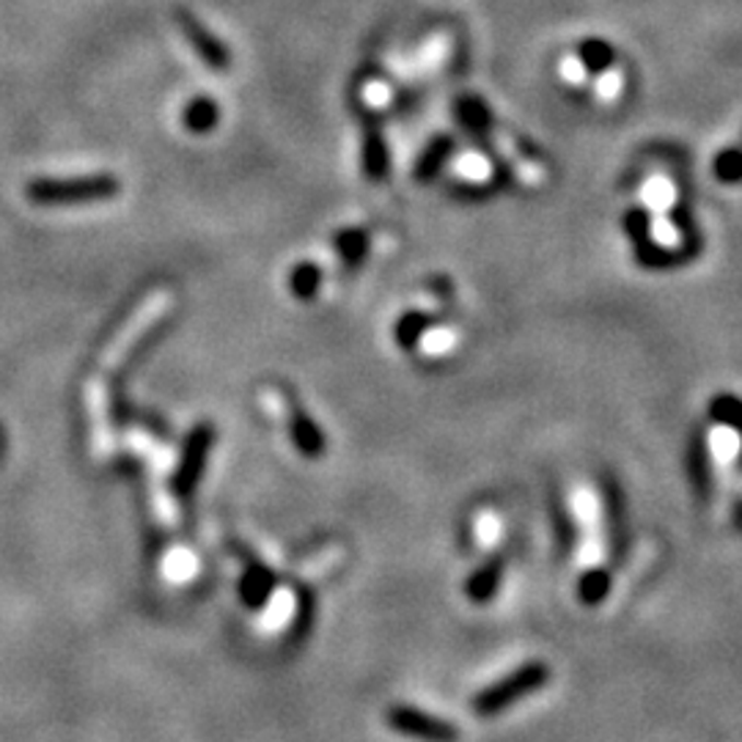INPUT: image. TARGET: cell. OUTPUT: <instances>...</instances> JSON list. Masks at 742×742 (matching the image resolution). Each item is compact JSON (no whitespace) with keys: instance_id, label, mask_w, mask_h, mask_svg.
I'll return each instance as SVG.
<instances>
[{"instance_id":"cell-1","label":"cell","mask_w":742,"mask_h":742,"mask_svg":"<svg viewBox=\"0 0 742 742\" xmlns=\"http://www.w3.org/2000/svg\"><path fill=\"white\" fill-rule=\"evenodd\" d=\"M170 308H174V295H170L168 290H154L152 295L143 297V301L138 303L136 311H132L130 317H127V322L121 325L119 333L114 335V341L105 346L103 366L108 368V372L119 368L121 363L130 357V352L146 339L149 330L157 328V325L168 317Z\"/></svg>"},{"instance_id":"cell-2","label":"cell","mask_w":742,"mask_h":742,"mask_svg":"<svg viewBox=\"0 0 742 742\" xmlns=\"http://www.w3.org/2000/svg\"><path fill=\"white\" fill-rule=\"evenodd\" d=\"M121 190L119 179L114 176H78V179H34L25 188L34 204L39 207H69L85 204V201L110 199Z\"/></svg>"},{"instance_id":"cell-3","label":"cell","mask_w":742,"mask_h":742,"mask_svg":"<svg viewBox=\"0 0 742 742\" xmlns=\"http://www.w3.org/2000/svg\"><path fill=\"white\" fill-rule=\"evenodd\" d=\"M544 680H547V669H544L542 663H526L522 669H517L515 674L504 676V680L495 682L493 687L479 693V696L473 698V712H476L479 718H495V715L504 712L506 707L520 702L522 696L539 691V687L544 685Z\"/></svg>"},{"instance_id":"cell-4","label":"cell","mask_w":742,"mask_h":742,"mask_svg":"<svg viewBox=\"0 0 742 742\" xmlns=\"http://www.w3.org/2000/svg\"><path fill=\"white\" fill-rule=\"evenodd\" d=\"M259 397L267 413H270L272 419L281 421V424L290 429L292 440H295V446L301 448L306 457H322V451H325L322 432H319L317 426H314L311 421L303 415V410L297 408L295 399H290V393H284L275 386H264Z\"/></svg>"},{"instance_id":"cell-5","label":"cell","mask_w":742,"mask_h":742,"mask_svg":"<svg viewBox=\"0 0 742 742\" xmlns=\"http://www.w3.org/2000/svg\"><path fill=\"white\" fill-rule=\"evenodd\" d=\"M388 726L393 731L404 737H413L421 742H457L459 731L457 726L448 723V720L435 718V715H426L421 709L408 707V704H397V707L388 709L386 715Z\"/></svg>"},{"instance_id":"cell-6","label":"cell","mask_w":742,"mask_h":742,"mask_svg":"<svg viewBox=\"0 0 742 742\" xmlns=\"http://www.w3.org/2000/svg\"><path fill=\"white\" fill-rule=\"evenodd\" d=\"M479 136H487V141L493 143L495 152H498L500 157L511 165V170H515V176L522 181V185H542L547 170H544V165L539 163V160L533 157V154L528 152V149L522 146L515 136H509L506 130H498L493 119H490L487 125L479 130Z\"/></svg>"},{"instance_id":"cell-7","label":"cell","mask_w":742,"mask_h":742,"mask_svg":"<svg viewBox=\"0 0 742 742\" xmlns=\"http://www.w3.org/2000/svg\"><path fill=\"white\" fill-rule=\"evenodd\" d=\"M176 23H179L181 34H185V39L190 42V47L196 50V56L201 58V61L207 63V67L217 69V72H223V69L232 63V56H228L226 45H223L217 36H212L210 31L204 28V25L199 23V20L193 17L190 12H179L176 14Z\"/></svg>"},{"instance_id":"cell-8","label":"cell","mask_w":742,"mask_h":742,"mask_svg":"<svg viewBox=\"0 0 742 742\" xmlns=\"http://www.w3.org/2000/svg\"><path fill=\"white\" fill-rule=\"evenodd\" d=\"M210 440H212V432L207 429V426H201V429L196 432L193 437H190L188 448H185V457H181V471H179V487L181 490H190V487H193L196 479H199Z\"/></svg>"},{"instance_id":"cell-9","label":"cell","mask_w":742,"mask_h":742,"mask_svg":"<svg viewBox=\"0 0 742 742\" xmlns=\"http://www.w3.org/2000/svg\"><path fill=\"white\" fill-rule=\"evenodd\" d=\"M91 413L97 424V446L103 454L114 451V426H110V393L103 382L91 388Z\"/></svg>"},{"instance_id":"cell-10","label":"cell","mask_w":742,"mask_h":742,"mask_svg":"<svg viewBox=\"0 0 742 742\" xmlns=\"http://www.w3.org/2000/svg\"><path fill=\"white\" fill-rule=\"evenodd\" d=\"M500 573H504V562H500V558L487 562L479 573H473L471 580H468L466 594L471 597L473 602H487L490 597L495 594V589H498Z\"/></svg>"},{"instance_id":"cell-11","label":"cell","mask_w":742,"mask_h":742,"mask_svg":"<svg viewBox=\"0 0 742 742\" xmlns=\"http://www.w3.org/2000/svg\"><path fill=\"white\" fill-rule=\"evenodd\" d=\"M640 201H644V207L652 212V215H666V212L674 207L676 190L669 179L655 176V179H649L644 188H640Z\"/></svg>"},{"instance_id":"cell-12","label":"cell","mask_w":742,"mask_h":742,"mask_svg":"<svg viewBox=\"0 0 742 742\" xmlns=\"http://www.w3.org/2000/svg\"><path fill=\"white\" fill-rule=\"evenodd\" d=\"M272 594V575L259 564H250L243 578V600L250 608H261Z\"/></svg>"},{"instance_id":"cell-13","label":"cell","mask_w":742,"mask_h":742,"mask_svg":"<svg viewBox=\"0 0 742 742\" xmlns=\"http://www.w3.org/2000/svg\"><path fill=\"white\" fill-rule=\"evenodd\" d=\"M709 451L718 459L720 466H731L742 451V437L740 432L731 429V426H715L709 432Z\"/></svg>"},{"instance_id":"cell-14","label":"cell","mask_w":742,"mask_h":742,"mask_svg":"<svg viewBox=\"0 0 742 742\" xmlns=\"http://www.w3.org/2000/svg\"><path fill=\"white\" fill-rule=\"evenodd\" d=\"M709 415L718 421L720 426H731V429L740 432L742 429V402L737 397H715L712 404H709Z\"/></svg>"},{"instance_id":"cell-15","label":"cell","mask_w":742,"mask_h":742,"mask_svg":"<svg viewBox=\"0 0 742 742\" xmlns=\"http://www.w3.org/2000/svg\"><path fill=\"white\" fill-rule=\"evenodd\" d=\"M611 61H613V50H611V45H605V42L589 39L580 45V63H584L586 69H591V72H605V69L611 67Z\"/></svg>"},{"instance_id":"cell-16","label":"cell","mask_w":742,"mask_h":742,"mask_svg":"<svg viewBox=\"0 0 742 742\" xmlns=\"http://www.w3.org/2000/svg\"><path fill=\"white\" fill-rule=\"evenodd\" d=\"M185 121H188V127L193 132L210 130L217 121V105L212 99H196L188 108V114H185Z\"/></svg>"},{"instance_id":"cell-17","label":"cell","mask_w":742,"mask_h":742,"mask_svg":"<svg viewBox=\"0 0 742 742\" xmlns=\"http://www.w3.org/2000/svg\"><path fill=\"white\" fill-rule=\"evenodd\" d=\"M715 176L726 185H737L742 179V149H726L715 160Z\"/></svg>"},{"instance_id":"cell-18","label":"cell","mask_w":742,"mask_h":742,"mask_svg":"<svg viewBox=\"0 0 742 742\" xmlns=\"http://www.w3.org/2000/svg\"><path fill=\"white\" fill-rule=\"evenodd\" d=\"M454 168H457L459 176H466L468 181H487L490 176H493V165H490V160H484L482 154H466V157H459L457 163H454Z\"/></svg>"},{"instance_id":"cell-19","label":"cell","mask_w":742,"mask_h":742,"mask_svg":"<svg viewBox=\"0 0 742 742\" xmlns=\"http://www.w3.org/2000/svg\"><path fill=\"white\" fill-rule=\"evenodd\" d=\"M649 234H652V239L658 243V248L676 250L682 245L680 228L671 221H666V215H655L652 221H649Z\"/></svg>"},{"instance_id":"cell-20","label":"cell","mask_w":742,"mask_h":742,"mask_svg":"<svg viewBox=\"0 0 742 742\" xmlns=\"http://www.w3.org/2000/svg\"><path fill=\"white\" fill-rule=\"evenodd\" d=\"M454 344H457V330L451 328H437L429 330V333H421V350L432 357L446 355Z\"/></svg>"},{"instance_id":"cell-21","label":"cell","mask_w":742,"mask_h":742,"mask_svg":"<svg viewBox=\"0 0 742 742\" xmlns=\"http://www.w3.org/2000/svg\"><path fill=\"white\" fill-rule=\"evenodd\" d=\"M366 170L372 176L386 174V149H382L380 136L375 130H368L366 136Z\"/></svg>"},{"instance_id":"cell-22","label":"cell","mask_w":742,"mask_h":742,"mask_svg":"<svg viewBox=\"0 0 742 742\" xmlns=\"http://www.w3.org/2000/svg\"><path fill=\"white\" fill-rule=\"evenodd\" d=\"M687 466H691L693 484H696L698 493H704V487H707V446H704L698 437L691 446V459H687Z\"/></svg>"},{"instance_id":"cell-23","label":"cell","mask_w":742,"mask_h":742,"mask_svg":"<svg viewBox=\"0 0 742 742\" xmlns=\"http://www.w3.org/2000/svg\"><path fill=\"white\" fill-rule=\"evenodd\" d=\"M363 248H366V234L363 232H344L339 234V250L346 261L361 259Z\"/></svg>"},{"instance_id":"cell-24","label":"cell","mask_w":742,"mask_h":742,"mask_svg":"<svg viewBox=\"0 0 742 742\" xmlns=\"http://www.w3.org/2000/svg\"><path fill=\"white\" fill-rule=\"evenodd\" d=\"M317 281H319V272L317 267H301V270L292 275V290L297 292L301 297H311L314 290H317Z\"/></svg>"},{"instance_id":"cell-25","label":"cell","mask_w":742,"mask_h":742,"mask_svg":"<svg viewBox=\"0 0 742 742\" xmlns=\"http://www.w3.org/2000/svg\"><path fill=\"white\" fill-rule=\"evenodd\" d=\"M424 325H426L424 314H408V317L399 322V341H402V344H413V341L424 333Z\"/></svg>"},{"instance_id":"cell-26","label":"cell","mask_w":742,"mask_h":742,"mask_svg":"<svg viewBox=\"0 0 742 742\" xmlns=\"http://www.w3.org/2000/svg\"><path fill=\"white\" fill-rule=\"evenodd\" d=\"M605 589H608L605 573H591V575H586L584 586H580V591H584L586 602H597L602 594H605Z\"/></svg>"},{"instance_id":"cell-27","label":"cell","mask_w":742,"mask_h":742,"mask_svg":"<svg viewBox=\"0 0 742 742\" xmlns=\"http://www.w3.org/2000/svg\"><path fill=\"white\" fill-rule=\"evenodd\" d=\"M622 85H624L622 74L605 69V72H602V78H600V83H597V91H600L602 99H613V97H619V94H622Z\"/></svg>"},{"instance_id":"cell-28","label":"cell","mask_w":742,"mask_h":742,"mask_svg":"<svg viewBox=\"0 0 742 742\" xmlns=\"http://www.w3.org/2000/svg\"><path fill=\"white\" fill-rule=\"evenodd\" d=\"M448 149H451V146H448V141H437L435 146H432V152H426L424 160H421L419 176H429L432 170H435V165L443 160V154L448 152Z\"/></svg>"},{"instance_id":"cell-29","label":"cell","mask_w":742,"mask_h":742,"mask_svg":"<svg viewBox=\"0 0 742 742\" xmlns=\"http://www.w3.org/2000/svg\"><path fill=\"white\" fill-rule=\"evenodd\" d=\"M495 528H498V522H495L493 515H482V520H479V531H482V539L484 542H490V539H495Z\"/></svg>"},{"instance_id":"cell-30","label":"cell","mask_w":742,"mask_h":742,"mask_svg":"<svg viewBox=\"0 0 742 742\" xmlns=\"http://www.w3.org/2000/svg\"><path fill=\"white\" fill-rule=\"evenodd\" d=\"M386 94H388V91L386 89H368L366 91V103L368 105H375V108H377V105H382V103H386Z\"/></svg>"}]
</instances>
